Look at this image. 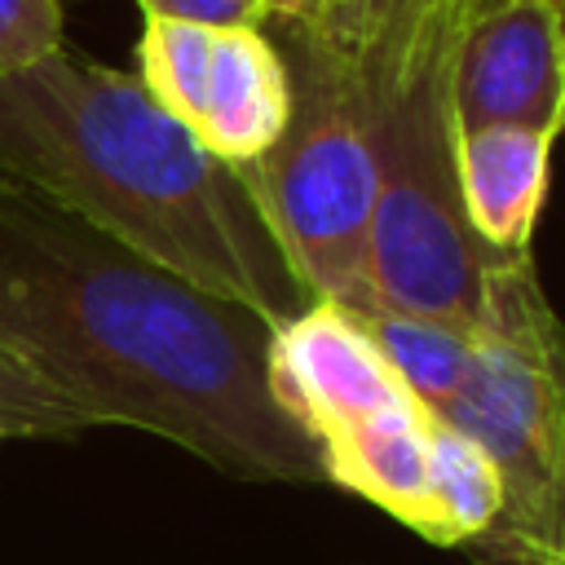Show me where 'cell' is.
I'll use <instances>...</instances> for the list:
<instances>
[{
    "label": "cell",
    "mask_w": 565,
    "mask_h": 565,
    "mask_svg": "<svg viewBox=\"0 0 565 565\" xmlns=\"http://www.w3.org/2000/svg\"><path fill=\"white\" fill-rule=\"evenodd\" d=\"M428 441L433 415L419 402H406L384 419L366 424L362 433L322 450V468L331 486L375 503L380 512L415 530L428 486Z\"/></svg>",
    "instance_id": "cell-11"
},
{
    "label": "cell",
    "mask_w": 565,
    "mask_h": 565,
    "mask_svg": "<svg viewBox=\"0 0 565 565\" xmlns=\"http://www.w3.org/2000/svg\"><path fill=\"white\" fill-rule=\"evenodd\" d=\"M137 79L230 168L265 159L291 115L287 62L260 26L146 18Z\"/></svg>",
    "instance_id": "cell-6"
},
{
    "label": "cell",
    "mask_w": 565,
    "mask_h": 565,
    "mask_svg": "<svg viewBox=\"0 0 565 565\" xmlns=\"http://www.w3.org/2000/svg\"><path fill=\"white\" fill-rule=\"evenodd\" d=\"M472 0H349L322 26L349 57L371 110L437 49L459 40Z\"/></svg>",
    "instance_id": "cell-10"
},
{
    "label": "cell",
    "mask_w": 565,
    "mask_h": 565,
    "mask_svg": "<svg viewBox=\"0 0 565 565\" xmlns=\"http://www.w3.org/2000/svg\"><path fill=\"white\" fill-rule=\"evenodd\" d=\"M57 0H0V75L26 71L62 49Z\"/></svg>",
    "instance_id": "cell-15"
},
{
    "label": "cell",
    "mask_w": 565,
    "mask_h": 565,
    "mask_svg": "<svg viewBox=\"0 0 565 565\" xmlns=\"http://www.w3.org/2000/svg\"><path fill=\"white\" fill-rule=\"evenodd\" d=\"M556 4H561V18H565V0H556Z\"/></svg>",
    "instance_id": "cell-20"
},
{
    "label": "cell",
    "mask_w": 565,
    "mask_h": 565,
    "mask_svg": "<svg viewBox=\"0 0 565 565\" xmlns=\"http://www.w3.org/2000/svg\"><path fill=\"white\" fill-rule=\"evenodd\" d=\"M269 388L318 455L415 402L375 349L362 318L331 300H313L274 327Z\"/></svg>",
    "instance_id": "cell-8"
},
{
    "label": "cell",
    "mask_w": 565,
    "mask_h": 565,
    "mask_svg": "<svg viewBox=\"0 0 565 565\" xmlns=\"http://www.w3.org/2000/svg\"><path fill=\"white\" fill-rule=\"evenodd\" d=\"M0 172L274 327L313 305L243 172L177 124L137 71L62 44L0 75Z\"/></svg>",
    "instance_id": "cell-2"
},
{
    "label": "cell",
    "mask_w": 565,
    "mask_h": 565,
    "mask_svg": "<svg viewBox=\"0 0 565 565\" xmlns=\"http://www.w3.org/2000/svg\"><path fill=\"white\" fill-rule=\"evenodd\" d=\"M455 132L565 128V18L556 0H494L463 18L450 57Z\"/></svg>",
    "instance_id": "cell-7"
},
{
    "label": "cell",
    "mask_w": 565,
    "mask_h": 565,
    "mask_svg": "<svg viewBox=\"0 0 565 565\" xmlns=\"http://www.w3.org/2000/svg\"><path fill=\"white\" fill-rule=\"evenodd\" d=\"M450 57L455 44L437 49L371 110V291L375 309L477 327L499 252L472 234L459 199Z\"/></svg>",
    "instance_id": "cell-4"
},
{
    "label": "cell",
    "mask_w": 565,
    "mask_h": 565,
    "mask_svg": "<svg viewBox=\"0 0 565 565\" xmlns=\"http://www.w3.org/2000/svg\"><path fill=\"white\" fill-rule=\"evenodd\" d=\"M446 424L503 486L499 525L565 552V322L552 313L534 252H499L486 269L472 371Z\"/></svg>",
    "instance_id": "cell-5"
},
{
    "label": "cell",
    "mask_w": 565,
    "mask_h": 565,
    "mask_svg": "<svg viewBox=\"0 0 565 565\" xmlns=\"http://www.w3.org/2000/svg\"><path fill=\"white\" fill-rule=\"evenodd\" d=\"M260 31L287 62L291 115L274 150L238 172L305 296L344 305L362 318L375 309L371 102L344 49L322 26L305 18H269Z\"/></svg>",
    "instance_id": "cell-3"
},
{
    "label": "cell",
    "mask_w": 565,
    "mask_h": 565,
    "mask_svg": "<svg viewBox=\"0 0 565 565\" xmlns=\"http://www.w3.org/2000/svg\"><path fill=\"white\" fill-rule=\"evenodd\" d=\"M146 18L194 22V26H265L274 0H137Z\"/></svg>",
    "instance_id": "cell-16"
},
{
    "label": "cell",
    "mask_w": 565,
    "mask_h": 565,
    "mask_svg": "<svg viewBox=\"0 0 565 565\" xmlns=\"http://www.w3.org/2000/svg\"><path fill=\"white\" fill-rule=\"evenodd\" d=\"M481 4H494V0H472V4H468V13H472V9H481Z\"/></svg>",
    "instance_id": "cell-19"
},
{
    "label": "cell",
    "mask_w": 565,
    "mask_h": 565,
    "mask_svg": "<svg viewBox=\"0 0 565 565\" xmlns=\"http://www.w3.org/2000/svg\"><path fill=\"white\" fill-rule=\"evenodd\" d=\"M362 327L371 331L375 349L402 380V388L433 415L446 419L455 397L468 384L472 371V349H477V327L441 322V318H415V313H393V309H371L362 313Z\"/></svg>",
    "instance_id": "cell-13"
},
{
    "label": "cell",
    "mask_w": 565,
    "mask_h": 565,
    "mask_svg": "<svg viewBox=\"0 0 565 565\" xmlns=\"http://www.w3.org/2000/svg\"><path fill=\"white\" fill-rule=\"evenodd\" d=\"M503 516V486L490 459L446 419H433L428 441V486L415 534L437 547H463L477 534L494 530Z\"/></svg>",
    "instance_id": "cell-12"
},
{
    "label": "cell",
    "mask_w": 565,
    "mask_h": 565,
    "mask_svg": "<svg viewBox=\"0 0 565 565\" xmlns=\"http://www.w3.org/2000/svg\"><path fill=\"white\" fill-rule=\"evenodd\" d=\"M349 0H274V13L269 18H305L313 26H331L340 13H344Z\"/></svg>",
    "instance_id": "cell-18"
},
{
    "label": "cell",
    "mask_w": 565,
    "mask_h": 565,
    "mask_svg": "<svg viewBox=\"0 0 565 565\" xmlns=\"http://www.w3.org/2000/svg\"><path fill=\"white\" fill-rule=\"evenodd\" d=\"M459 552H463L468 565H565V552L543 547V543H534V539H525V534H512V530H503V525L477 534V539L463 543Z\"/></svg>",
    "instance_id": "cell-17"
},
{
    "label": "cell",
    "mask_w": 565,
    "mask_h": 565,
    "mask_svg": "<svg viewBox=\"0 0 565 565\" xmlns=\"http://www.w3.org/2000/svg\"><path fill=\"white\" fill-rule=\"evenodd\" d=\"M0 437H4V419H0Z\"/></svg>",
    "instance_id": "cell-21"
},
{
    "label": "cell",
    "mask_w": 565,
    "mask_h": 565,
    "mask_svg": "<svg viewBox=\"0 0 565 565\" xmlns=\"http://www.w3.org/2000/svg\"><path fill=\"white\" fill-rule=\"evenodd\" d=\"M256 309L221 300L0 172V344L93 428L177 441L238 481H327L269 388Z\"/></svg>",
    "instance_id": "cell-1"
},
{
    "label": "cell",
    "mask_w": 565,
    "mask_h": 565,
    "mask_svg": "<svg viewBox=\"0 0 565 565\" xmlns=\"http://www.w3.org/2000/svg\"><path fill=\"white\" fill-rule=\"evenodd\" d=\"M552 141L547 132L508 124L455 132L459 199L472 234L490 252H530L547 199Z\"/></svg>",
    "instance_id": "cell-9"
},
{
    "label": "cell",
    "mask_w": 565,
    "mask_h": 565,
    "mask_svg": "<svg viewBox=\"0 0 565 565\" xmlns=\"http://www.w3.org/2000/svg\"><path fill=\"white\" fill-rule=\"evenodd\" d=\"M0 419L4 433L22 437H75L93 428L40 371L0 344Z\"/></svg>",
    "instance_id": "cell-14"
}]
</instances>
